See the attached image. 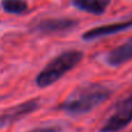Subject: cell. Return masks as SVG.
<instances>
[{
    "instance_id": "obj_9",
    "label": "cell",
    "mask_w": 132,
    "mask_h": 132,
    "mask_svg": "<svg viewBox=\"0 0 132 132\" xmlns=\"http://www.w3.org/2000/svg\"><path fill=\"white\" fill-rule=\"evenodd\" d=\"M1 6L5 12L11 14L24 13L28 8V4L24 0H2Z\"/></svg>"
},
{
    "instance_id": "obj_8",
    "label": "cell",
    "mask_w": 132,
    "mask_h": 132,
    "mask_svg": "<svg viewBox=\"0 0 132 132\" xmlns=\"http://www.w3.org/2000/svg\"><path fill=\"white\" fill-rule=\"evenodd\" d=\"M111 0H72V4L80 11L101 15L107 11Z\"/></svg>"
},
{
    "instance_id": "obj_3",
    "label": "cell",
    "mask_w": 132,
    "mask_h": 132,
    "mask_svg": "<svg viewBox=\"0 0 132 132\" xmlns=\"http://www.w3.org/2000/svg\"><path fill=\"white\" fill-rule=\"evenodd\" d=\"M132 122V93L117 102L111 116L104 122L100 132H118Z\"/></svg>"
},
{
    "instance_id": "obj_4",
    "label": "cell",
    "mask_w": 132,
    "mask_h": 132,
    "mask_svg": "<svg viewBox=\"0 0 132 132\" xmlns=\"http://www.w3.org/2000/svg\"><path fill=\"white\" fill-rule=\"evenodd\" d=\"M38 107H39V101L37 98H34V100L26 101V102L21 103V104L11 107L8 109H6L5 111L0 112V129L20 121L24 116L31 114L36 109H38Z\"/></svg>"
},
{
    "instance_id": "obj_5",
    "label": "cell",
    "mask_w": 132,
    "mask_h": 132,
    "mask_svg": "<svg viewBox=\"0 0 132 132\" xmlns=\"http://www.w3.org/2000/svg\"><path fill=\"white\" fill-rule=\"evenodd\" d=\"M131 28H132V19H129V20L121 21V22H115V23H109V24L100 26V27H95L85 32L82 35V38L85 41H92V39L102 38V37L110 36V35L119 34V32L129 30Z\"/></svg>"
},
{
    "instance_id": "obj_6",
    "label": "cell",
    "mask_w": 132,
    "mask_h": 132,
    "mask_svg": "<svg viewBox=\"0 0 132 132\" xmlns=\"http://www.w3.org/2000/svg\"><path fill=\"white\" fill-rule=\"evenodd\" d=\"M132 59V37L125 41L123 44L116 46L107 53L105 62L108 65L117 67Z\"/></svg>"
},
{
    "instance_id": "obj_7",
    "label": "cell",
    "mask_w": 132,
    "mask_h": 132,
    "mask_svg": "<svg viewBox=\"0 0 132 132\" xmlns=\"http://www.w3.org/2000/svg\"><path fill=\"white\" fill-rule=\"evenodd\" d=\"M77 24L78 22L72 19H46L37 23L35 26V30L43 34H51V32L68 30Z\"/></svg>"
},
{
    "instance_id": "obj_1",
    "label": "cell",
    "mask_w": 132,
    "mask_h": 132,
    "mask_svg": "<svg viewBox=\"0 0 132 132\" xmlns=\"http://www.w3.org/2000/svg\"><path fill=\"white\" fill-rule=\"evenodd\" d=\"M111 90L100 84L82 85L70 94L62 108L70 115L87 114L110 97Z\"/></svg>"
},
{
    "instance_id": "obj_10",
    "label": "cell",
    "mask_w": 132,
    "mask_h": 132,
    "mask_svg": "<svg viewBox=\"0 0 132 132\" xmlns=\"http://www.w3.org/2000/svg\"><path fill=\"white\" fill-rule=\"evenodd\" d=\"M28 132H62L60 126H43V128H37Z\"/></svg>"
},
{
    "instance_id": "obj_2",
    "label": "cell",
    "mask_w": 132,
    "mask_h": 132,
    "mask_svg": "<svg viewBox=\"0 0 132 132\" xmlns=\"http://www.w3.org/2000/svg\"><path fill=\"white\" fill-rule=\"evenodd\" d=\"M81 51L67 50L53 58L48 65L44 67L42 72L36 78V84L38 87H48L55 84L56 81L63 78L67 72L79 64L82 60Z\"/></svg>"
}]
</instances>
